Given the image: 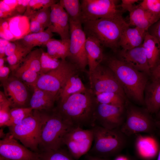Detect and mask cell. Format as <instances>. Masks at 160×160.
<instances>
[{
  "instance_id": "26",
  "label": "cell",
  "mask_w": 160,
  "mask_h": 160,
  "mask_svg": "<svg viewBox=\"0 0 160 160\" xmlns=\"http://www.w3.org/2000/svg\"><path fill=\"white\" fill-rule=\"evenodd\" d=\"M93 141V138L81 142H76L64 138L63 144L67 146L68 151L73 158L78 160L89 151Z\"/></svg>"
},
{
  "instance_id": "29",
  "label": "cell",
  "mask_w": 160,
  "mask_h": 160,
  "mask_svg": "<svg viewBox=\"0 0 160 160\" xmlns=\"http://www.w3.org/2000/svg\"><path fill=\"white\" fill-rule=\"evenodd\" d=\"M59 2L67 13L69 20L82 23L81 7L79 0H60Z\"/></svg>"
},
{
  "instance_id": "33",
  "label": "cell",
  "mask_w": 160,
  "mask_h": 160,
  "mask_svg": "<svg viewBox=\"0 0 160 160\" xmlns=\"http://www.w3.org/2000/svg\"><path fill=\"white\" fill-rule=\"evenodd\" d=\"M64 138L76 142H81L93 138V133L91 128L84 129L79 127H72L65 134Z\"/></svg>"
},
{
  "instance_id": "1",
  "label": "cell",
  "mask_w": 160,
  "mask_h": 160,
  "mask_svg": "<svg viewBox=\"0 0 160 160\" xmlns=\"http://www.w3.org/2000/svg\"><path fill=\"white\" fill-rule=\"evenodd\" d=\"M97 102L90 89L72 95L55 108L73 127H90L94 125V114Z\"/></svg>"
},
{
  "instance_id": "54",
  "label": "cell",
  "mask_w": 160,
  "mask_h": 160,
  "mask_svg": "<svg viewBox=\"0 0 160 160\" xmlns=\"http://www.w3.org/2000/svg\"><path fill=\"white\" fill-rule=\"evenodd\" d=\"M5 60L4 57L0 58V68L2 67L4 65Z\"/></svg>"
},
{
  "instance_id": "48",
  "label": "cell",
  "mask_w": 160,
  "mask_h": 160,
  "mask_svg": "<svg viewBox=\"0 0 160 160\" xmlns=\"http://www.w3.org/2000/svg\"><path fill=\"white\" fill-rule=\"evenodd\" d=\"M0 38L6 39L10 41H13L14 36L12 33L10 29H8L0 32Z\"/></svg>"
},
{
  "instance_id": "19",
  "label": "cell",
  "mask_w": 160,
  "mask_h": 160,
  "mask_svg": "<svg viewBox=\"0 0 160 160\" xmlns=\"http://www.w3.org/2000/svg\"><path fill=\"white\" fill-rule=\"evenodd\" d=\"M33 93L30 98L29 107L33 110L49 111L54 108V104L58 98L51 93L39 89L33 88Z\"/></svg>"
},
{
  "instance_id": "3",
  "label": "cell",
  "mask_w": 160,
  "mask_h": 160,
  "mask_svg": "<svg viewBox=\"0 0 160 160\" xmlns=\"http://www.w3.org/2000/svg\"><path fill=\"white\" fill-rule=\"evenodd\" d=\"M106 66L114 72L124 92L138 103L144 104V92L147 84V74L113 57H106Z\"/></svg>"
},
{
  "instance_id": "28",
  "label": "cell",
  "mask_w": 160,
  "mask_h": 160,
  "mask_svg": "<svg viewBox=\"0 0 160 160\" xmlns=\"http://www.w3.org/2000/svg\"><path fill=\"white\" fill-rule=\"evenodd\" d=\"M53 36L52 33L47 28L42 32L28 34L19 40L24 46L33 49L35 47L45 45Z\"/></svg>"
},
{
  "instance_id": "6",
  "label": "cell",
  "mask_w": 160,
  "mask_h": 160,
  "mask_svg": "<svg viewBox=\"0 0 160 160\" xmlns=\"http://www.w3.org/2000/svg\"><path fill=\"white\" fill-rule=\"evenodd\" d=\"M41 123V111L33 110L31 114L21 123L9 127L8 134L26 148L39 153Z\"/></svg>"
},
{
  "instance_id": "34",
  "label": "cell",
  "mask_w": 160,
  "mask_h": 160,
  "mask_svg": "<svg viewBox=\"0 0 160 160\" xmlns=\"http://www.w3.org/2000/svg\"><path fill=\"white\" fill-rule=\"evenodd\" d=\"M33 48L23 46L14 54L7 57V60L11 71L15 69L22 62Z\"/></svg>"
},
{
  "instance_id": "13",
  "label": "cell",
  "mask_w": 160,
  "mask_h": 160,
  "mask_svg": "<svg viewBox=\"0 0 160 160\" xmlns=\"http://www.w3.org/2000/svg\"><path fill=\"white\" fill-rule=\"evenodd\" d=\"M1 83L11 108L29 107V93L24 83L12 75Z\"/></svg>"
},
{
  "instance_id": "25",
  "label": "cell",
  "mask_w": 160,
  "mask_h": 160,
  "mask_svg": "<svg viewBox=\"0 0 160 160\" xmlns=\"http://www.w3.org/2000/svg\"><path fill=\"white\" fill-rule=\"evenodd\" d=\"M142 46L145 50L148 64L151 70L160 59V44L155 37L147 32Z\"/></svg>"
},
{
  "instance_id": "37",
  "label": "cell",
  "mask_w": 160,
  "mask_h": 160,
  "mask_svg": "<svg viewBox=\"0 0 160 160\" xmlns=\"http://www.w3.org/2000/svg\"><path fill=\"white\" fill-rule=\"evenodd\" d=\"M43 9L28 17L37 20L44 29L48 27L50 21L51 7Z\"/></svg>"
},
{
  "instance_id": "21",
  "label": "cell",
  "mask_w": 160,
  "mask_h": 160,
  "mask_svg": "<svg viewBox=\"0 0 160 160\" xmlns=\"http://www.w3.org/2000/svg\"><path fill=\"white\" fill-rule=\"evenodd\" d=\"M154 139L152 137L138 135L135 142L137 154L142 160H151L156 156L158 148Z\"/></svg>"
},
{
  "instance_id": "23",
  "label": "cell",
  "mask_w": 160,
  "mask_h": 160,
  "mask_svg": "<svg viewBox=\"0 0 160 160\" xmlns=\"http://www.w3.org/2000/svg\"><path fill=\"white\" fill-rule=\"evenodd\" d=\"M145 90L146 109L150 113H157L160 110V79H152Z\"/></svg>"
},
{
  "instance_id": "43",
  "label": "cell",
  "mask_w": 160,
  "mask_h": 160,
  "mask_svg": "<svg viewBox=\"0 0 160 160\" xmlns=\"http://www.w3.org/2000/svg\"><path fill=\"white\" fill-rule=\"evenodd\" d=\"M30 19V29L32 33H39L44 31V28L37 20L33 18Z\"/></svg>"
},
{
  "instance_id": "46",
  "label": "cell",
  "mask_w": 160,
  "mask_h": 160,
  "mask_svg": "<svg viewBox=\"0 0 160 160\" xmlns=\"http://www.w3.org/2000/svg\"><path fill=\"white\" fill-rule=\"evenodd\" d=\"M152 79H160V58L155 66L151 70Z\"/></svg>"
},
{
  "instance_id": "4",
  "label": "cell",
  "mask_w": 160,
  "mask_h": 160,
  "mask_svg": "<svg viewBox=\"0 0 160 160\" xmlns=\"http://www.w3.org/2000/svg\"><path fill=\"white\" fill-rule=\"evenodd\" d=\"M42 123L39 147L41 151L61 148L63 139L73 127L56 111H40Z\"/></svg>"
},
{
  "instance_id": "27",
  "label": "cell",
  "mask_w": 160,
  "mask_h": 160,
  "mask_svg": "<svg viewBox=\"0 0 160 160\" xmlns=\"http://www.w3.org/2000/svg\"><path fill=\"white\" fill-rule=\"evenodd\" d=\"M87 89L77 73L75 74L69 78L60 91L58 95L60 102L63 101L72 95L82 92Z\"/></svg>"
},
{
  "instance_id": "35",
  "label": "cell",
  "mask_w": 160,
  "mask_h": 160,
  "mask_svg": "<svg viewBox=\"0 0 160 160\" xmlns=\"http://www.w3.org/2000/svg\"><path fill=\"white\" fill-rule=\"evenodd\" d=\"M61 61V60L52 57L47 52L42 50L40 58L41 75L57 68L60 64Z\"/></svg>"
},
{
  "instance_id": "58",
  "label": "cell",
  "mask_w": 160,
  "mask_h": 160,
  "mask_svg": "<svg viewBox=\"0 0 160 160\" xmlns=\"http://www.w3.org/2000/svg\"><path fill=\"white\" fill-rule=\"evenodd\" d=\"M0 160H10L0 156Z\"/></svg>"
},
{
  "instance_id": "9",
  "label": "cell",
  "mask_w": 160,
  "mask_h": 160,
  "mask_svg": "<svg viewBox=\"0 0 160 160\" xmlns=\"http://www.w3.org/2000/svg\"><path fill=\"white\" fill-rule=\"evenodd\" d=\"M70 27L69 61L75 65L80 71H85L87 65L85 49L87 37L82 23L69 20Z\"/></svg>"
},
{
  "instance_id": "14",
  "label": "cell",
  "mask_w": 160,
  "mask_h": 160,
  "mask_svg": "<svg viewBox=\"0 0 160 160\" xmlns=\"http://www.w3.org/2000/svg\"><path fill=\"white\" fill-rule=\"evenodd\" d=\"M0 156L10 160H39V153L20 144L8 133L0 140Z\"/></svg>"
},
{
  "instance_id": "10",
  "label": "cell",
  "mask_w": 160,
  "mask_h": 160,
  "mask_svg": "<svg viewBox=\"0 0 160 160\" xmlns=\"http://www.w3.org/2000/svg\"><path fill=\"white\" fill-rule=\"evenodd\" d=\"M90 89L95 94L111 92L125 98V93L113 71L107 66L99 65L89 76Z\"/></svg>"
},
{
  "instance_id": "2",
  "label": "cell",
  "mask_w": 160,
  "mask_h": 160,
  "mask_svg": "<svg viewBox=\"0 0 160 160\" xmlns=\"http://www.w3.org/2000/svg\"><path fill=\"white\" fill-rule=\"evenodd\" d=\"M82 24L87 37L95 38L102 46L115 52L119 47L122 33L129 26L122 14L112 17L85 21Z\"/></svg>"
},
{
  "instance_id": "44",
  "label": "cell",
  "mask_w": 160,
  "mask_h": 160,
  "mask_svg": "<svg viewBox=\"0 0 160 160\" xmlns=\"http://www.w3.org/2000/svg\"><path fill=\"white\" fill-rule=\"evenodd\" d=\"M30 0H18L16 10L18 15L24 14Z\"/></svg>"
},
{
  "instance_id": "30",
  "label": "cell",
  "mask_w": 160,
  "mask_h": 160,
  "mask_svg": "<svg viewBox=\"0 0 160 160\" xmlns=\"http://www.w3.org/2000/svg\"><path fill=\"white\" fill-rule=\"evenodd\" d=\"M95 95L98 103L118 106L125 105V98L120 95L113 92L96 93Z\"/></svg>"
},
{
  "instance_id": "16",
  "label": "cell",
  "mask_w": 160,
  "mask_h": 160,
  "mask_svg": "<svg viewBox=\"0 0 160 160\" xmlns=\"http://www.w3.org/2000/svg\"><path fill=\"white\" fill-rule=\"evenodd\" d=\"M119 60L135 69L148 75L151 69L142 45L131 49H122L118 53Z\"/></svg>"
},
{
  "instance_id": "52",
  "label": "cell",
  "mask_w": 160,
  "mask_h": 160,
  "mask_svg": "<svg viewBox=\"0 0 160 160\" xmlns=\"http://www.w3.org/2000/svg\"><path fill=\"white\" fill-rule=\"evenodd\" d=\"M87 160H108L106 158L99 157L87 153L86 156Z\"/></svg>"
},
{
  "instance_id": "53",
  "label": "cell",
  "mask_w": 160,
  "mask_h": 160,
  "mask_svg": "<svg viewBox=\"0 0 160 160\" xmlns=\"http://www.w3.org/2000/svg\"><path fill=\"white\" fill-rule=\"evenodd\" d=\"M114 160H129L128 158L125 156H117Z\"/></svg>"
},
{
  "instance_id": "57",
  "label": "cell",
  "mask_w": 160,
  "mask_h": 160,
  "mask_svg": "<svg viewBox=\"0 0 160 160\" xmlns=\"http://www.w3.org/2000/svg\"><path fill=\"white\" fill-rule=\"evenodd\" d=\"M156 118L158 120H160V110L157 113V114L156 115Z\"/></svg>"
},
{
  "instance_id": "24",
  "label": "cell",
  "mask_w": 160,
  "mask_h": 160,
  "mask_svg": "<svg viewBox=\"0 0 160 160\" xmlns=\"http://www.w3.org/2000/svg\"><path fill=\"white\" fill-rule=\"evenodd\" d=\"M45 46L47 52L55 59L65 60L69 56L70 39L58 40L52 38Z\"/></svg>"
},
{
  "instance_id": "55",
  "label": "cell",
  "mask_w": 160,
  "mask_h": 160,
  "mask_svg": "<svg viewBox=\"0 0 160 160\" xmlns=\"http://www.w3.org/2000/svg\"><path fill=\"white\" fill-rule=\"evenodd\" d=\"M0 131V137L2 138V139L5 137L7 136V134H5L4 133L3 130L2 129H1Z\"/></svg>"
},
{
  "instance_id": "22",
  "label": "cell",
  "mask_w": 160,
  "mask_h": 160,
  "mask_svg": "<svg viewBox=\"0 0 160 160\" xmlns=\"http://www.w3.org/2000/svg\"><path fill=\"white\" fill-rule=\"evenodd\" d=\"M147 32L137 27H128L122 35L119 47L122 49L128 50L142 45Z\"/></svg>"
},
{
  "instance_id": "47",
  "label": "cell",
  "mask_w": 160,
  "mask_h": 160,
  "mask_svg": "<svg viewBox=\"0 0 160 160\" xmlns=\"http://www.w3.org/2000/svg\"><path fill=\"white\" fill-rule=\"evenodd\" d=\"M138 1L137 0H122L120 6L124 10L128 11Z\"/></svg>"
},
{
  "instance_id": "32",
  "label": "cell",
  "mask_w": 160,
  "mask_h": 160,
  "mask_svg": "<svg viewBox=\"0 0 160 160\" xmlns=\"http://www.w3.org/2000/svg\"><path fill=\"white\" fill-rule=\"evenodd\" d=\"M39 156V160H76L68 150L61 148L56 150L40 151Z\"/></svg>"
},
{
  "instance_id": "8",
  "label": "cell",
  "mask_w": 160,
  "mask_h": 160,
  "mask_svg": "<svg viewBox=\"0 0 160 160\" xmlns=\"http://www.w3.org/2000/svg\"><path fill=\"white\" fill-rule=\"evenodd\" d=\"M79 71L74 64L66 60H61L57 68L41 75L34 87L49 92L58 98L59 92L67 81Z\"/></svg>"
},
{
  "instance_id": "18",
  "label": "cell",
  "mask_w": 160,
  "mask_h": 160,
  "mask_svg": "<svg viewBox=\"0 0 160 160\" xmlns=\"http://www.w3.org/2000/svg\"><path fill=\"white\" fill-rule=\"evenodd\" d=\"M128 11L129 12V25L146 31L160 19L159 17L144 10L138 5H134Z\"/></svg>"
},
{
  "instance_id": "41",
  "label": "cell",
  "mask_w": 160,
  "mask_h": 160,
  "mask_svg": "<svg viewBox=\"0 0 160 160\" xmlns=\"http://www.w3.org/2000/svg\"><path fill=\"white\" fill-rule=\"evenodd\" d=\"M23 46L19 40L10 41L6 48L5 56L8 57L12 55Z\"/></svg>"
},
{
  "instance_id": "20",
  "label": "cell",
  "mask_w": 160,
  "mask_h": 160,
  "mask_svg": "<svg viewBox=\"0 0 160 160\" xmlns=\"http://www.w3.org/2000/svg\"><path fill=\"white\" fill-rule=\"evenodd\" d=\"M102 46L95 38L90 36L87 37L85 49L89 67V76L103 61L105 56Z\"/></svg>"
},
{
  "instance_id": "50",
  "label": "cell",
  "mask_w": 160,
  "mask_h": 160,
  "mask_svg": "<svg viewBox=\"0 0 160 160\" xmlns=\"http://www.w3.org/2000/svg\"><path fill=\"white\" fill-rule=\"evenodd\" d=\"M9 19H0V32H1L10 29Z\"/></svg>"
},
{
  "instance_id": "59",
  "label": "cell",
  "mask_w": 160,
  "mask_h": 160,
  "mask_svg": "<svg viewBox=\"0 0 160 160\" xmlns=\"http://www.w3.org/2000/svg\"><path fill=\"white\" fill-rule=\"evenodd\" d=\"M159 149L157 160H160V148Z\"/></svg>"
},
{
  "instance_id": "39",
  "label": "cell",
  "mask_w": 160,
  "mask_h": 160,
  "mask_svg": "<svg viewBox=\"0 0 160 160\" xmlns=\"http://www.w3.org/2000/svg\"><path fill=\"white\" fill-rule=\"evenodd\" d=\"M138 5L144 10L160 17V0H143Z\"/></svg>"
},
{
  "instance_id": "5",
  "label": "cell",
  "mask_w": 160,
  "mask_h": 160,
  "mask_svg": "<svg viewBox=\"0 0 160 160\" xmlns=\"http://www.w3.org/2000/svg\"><path fill=\"white\" fill-rule=\"evenodd\" d=\"M94 143L89 154L106 158L121 151L127 145L128 137L120 128L108 129L95 125L92 127Z\"/></svg>"
},
{
  "instance_id": "51",
  "label": "cell",
  "mask_w": 160,
  "mask_h": 160,
  "mask_svg": "<svg viewBox=\"0 0 160 160\" xmlns=\"http://www.w3.org/2000/svg\"><path fill=\"white\" fill-rule=\"evenodd\" d=\"M3 2L8 5L11 9L16 10L18 0H3Z\"/></svg>"
},
{
  "instance_id": "42",
  "label": "cell",
  "mask_w": 160,
  "mask_h": 160,
  "mask_svg": "<svg viewBox=\"0 0 160 160\" xmlns=\"http://www.w3.org/2000/svg\"><path fill=\"white\" fill-rule=\"evenodd\" d=\"M148 32L157 40L160 44V19L149 28Z\"/></svg>"
},
{
  "instance_id": "11",
  "label": "cell",
  "mask_w": 160,
  "mask_h": 160,
  "mask_svg": "<svg viewBox=\"0 0 160 160\" xmlns=\"http://www.w3.org/2000/svg\"><path fill=\"white\" fill-rule=\"evenodd\" d=\"M82 23L85 21L112 17L122 14L116 0H82Z\"/></svg>"
},
{
  "instance_id": "15",
  "label": "cell",
  "mask_w": 160,
  "mask_h": 160,
  "mask_svg": "<svg viewBox=\"0 0 160 160\" xmlns=\"http://www.w3.org/2000/svg\"><path fill=\"white\" fill-rule=\"evenodd\" d=\"M50 7V23L47 28L58 34L62 40L70 39L69 18L67 13L59 2Z\"/></svg>"
},
{
  "instance_id": "12",
  "label": "cell",
  "mask_w": 160,
  "mask_h": 160,
  "mask_svg": "<svg viewBox=\"0 0 160 160\" xmlns=\"http://www.w3.org/2000/svg\"><path fill=\"white\" fill-rule=\"evenodd\" d=\"M125 118V105L118 106L97 103L94 114V125L110 129L120 128Z\"/></svg>"
},
{
  "instance_id": "17",
  "label": "cell",
  "mask_w": 160,
  "mask_h": 160,
  "mask_svg": "<svg viewBox=\"0 0 160 160\" xmlns=\"http://www.w3.org/2000/svg\"><path fill=\"white\" fill-rule=\"evenodd\" d=\"M42 49L37 48L32 50L12 73L31 76L39 74L41 76L40 58Z\"/></svg>"
},
{
  "instance_id": "31",
  "label": "cell",
  "mask_w": 160,
  "mask_h": 160,
  "mask_svg": "<svg viewBox=\"0 0 160 160\" xmlns=\"http://www.w3.org/2000/svg\"><path fill=\"white\" fill-rule=\"evenodd\" d=\"M33 111L30 107L11 108L10 119L5 126L9 127L18 124L30 115Z\"/></svg>"
},
{
  "instance_id": "45",
  "label": "cell",
  "mask_w": 160,
  "mask_h": 160,
  "mask_svg": "<svg viewBox=\"0 0 160 160\" xmlns=\"http://www.w3.org/2000/svg\"><path fill=\"white\" fill-rule=\"evenodd\" d=\"M10 71V68L6 66H4L0 68V79L1 83L8 79Z\"/></svg>"
},
{
  "instance_id": "38",
  "label": "cell",
  "mask_w": 160,
  "mask_h": 160,
  "mask_svg": "<svg viewBox=\"0 0 160 160\" xmlns=\"http://www.w3.org/2000/svg\"><path fill=\"white\" fill-rule=\"evenodd\" d=\"M10 103L7 98L0 100V126H5L10 117Z\"/></svg>"
},
{
  "instance_id": "36",
  "label": "cell",
  "mask_w": 160,
  "mask_h": 160,
  "mask_svg": "<svg viewBox=\"0 0 160 160\" xmlns=\"http://www.w3.org/2000/svg\"><path fill=\"white\" fill-rule=\"evenodd\" d=\"M55 0H30L23 15L28 17L43 9L50 7L57 3Z\"/></svg>"
},
{
  "instance_id": "7",
  "label": "cell",
  "mask_w": 160,
  "mask_h": 160,
  "mask_svg": "<svg viewBox=\"0 0 160 160\" xmlns=\"http://www.w3.org/2000/svg\"><path fill=\"white\" fill-rule=\"evenodd\" d=\"M126 118L120 128L128 137L140 133H153L156 128V121L146 108L143 109L126 102Z\"/></svg>"
},
{
  "instance_id": "49",
  "label": "cell",
  "mask_w": 160,
  "mask_h": 160,
  "mask_svg": "<svg viewBox=\"0 0 160 160\" xmlns=\"http://www.w3.org/2000/svg\"><path fill=\"white\" fill-rule=\"evenodd\" d=\"M10 41L3 39L0 38V58H4L5 56L6 47Z\"/></svg>"
},
{
  "instance_id": "56",
  "label": "cell",
  "mask_w": 160,
  "mask_h": 160,
  "mask_svg": "<svg viewBox=\"0 0 160 160\" xmlns=\"http://www.w3.org/2000/svg\"><path fill=\"white\" fill-rule=\"evenodd\" d=\"M156 128H158L160 131V120L156 121Z\"/></svg>"
},
{
  "instance_id": "40",
  "label": "cell",
  "mask_w": 160,
  "mask_h": 160,
  "mask_svg": "<svg viewBox=\"0 0 160 160\" xmlns=\"http://www.w3.org/2000/svg\"><path fill=\"white\" fill-rule=\"evenodd\" d=\"M18 15L16 10L11 9L3 0L0 1V19H9Z\"/></svg>"
}]
</instances>
